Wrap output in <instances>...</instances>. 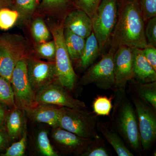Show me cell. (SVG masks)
<instances>
[{
  "mask_svg": "<svg viewBox=\"0 0 156 156\" xmlns=\"http://www.w3.org/2000/svg\"><path fill=\"white\" fill-rule=\"evenodd\" d=\"M144 20L137 0H125L119 12L109 45L116 50L122 45L143 49L148 46Z\"/></svg>",
  "mask_w": 156,
  "mask_h": 156,
  "instance_id": "cell-1",
  "label": "cell"
},
{
  "mask_svg": "<svg viewBox=\"0 0 156 156\" xmlns=\"http://www.w3.org/2000/svg\"><path fill=\"white\" fill-rule=\"evenodd\" d=\"M113 95L110 124L128 146L140 155L143 150L137 116L133 103L128 98L125 89H115Z\"/></svg>",
  "mask_w": 156,
  "mask_h": 156,
  "instance_id": "cell-2",
  "label": "cell"
},
{
  "mask_svg": "<svg viewBox=\"0 0 156 156\" xmlns=\"http://www.w3.org/2000/svg\"><path fill=\"white\" fill-rule=\"evenodd\" d=\"M58 127L84 138H98L97 115L86 108H59Z\"/></svg>",
  "mask_w": 156,
  "mask_h": 156,
  "instance_id": "cell-3",
  "label": "cell"
},
{
  "mask_svg": "<svg viewBox=\"0 0 156 156\" xmlns=\"http://www.w3.org/2000/svg\"><path fill=\"white\" fill-rule=\"evenodd\" d=\"M118 0H101L93 14L92 32L102 54L109 45L118 18Z\"/></svg>",
  "mask_w": 156,
  "mask_h": 156,
  "instance_id": "cell-4",
  "label": "cell"
},
{
  "mask_svg": "<svg viewBox=\"0 0 156 156\" xmlns=\"http://www.w3.org/2000/svg\"><path fill=\"white\" fill-rule=\"evenodd\" d=\"M64 30L63 25L53 24L50 31L56 46L54 62L57 80L68 91H72L75 86L77 76L65 43Z\"/></svg>",
  "mask_w": 156,
  "mask_h": 156,
  "instance_id": "cell-5",
  "label": "cell"
},
{
  "mask_svg": "<svg viewBox=\"0 0 156 156\" xmlns=\"http://www.w3.org/2000/svg\"><path fill=\"white\" fill-rule=\"evenodd\" d=\"M27 44L23 37L17 34L0 36V76L11 82L14 68L25 57Z\"/></svg>",
  "mask_w": 156,
  "mask_h": 156,
  "instance_id": "cell-6",
  "label": "cell"
},
{
  "mask_svg": "<svg viewBox=\"0 0 156 156\" xmlns=\"http://www.w3.org/2000/svg\"><path fill=\"white\" fill-rule=\"evenodd\" d=\"M116 50L110 48L100 61L87 69L80 81L82 86L94 84L99 89L105 90L114 88L113 56Z\"/></svg>",
  "mask_w": 156,
  "mask_h": 156,
  "instance_id": "cell-7",
  "label": "cell"
},
{
  "mask_svg": "<svg viewBox=\"0 0 156 156\" xmlns=\"http://www.w3.org/2000/svg\"><path fill=\"white\" fill-rule=\"evenodd\" d=\"M131 97L137 116L141 147L147 151L156 141V110L132 92Z\"/></svg>",
  "mask_w": 156,
  "mask_h": 156,
  "instance_id": "cell-8",
  "label": "cell"
},
{
  "mask_svg": "<svg viewBox=\"0 0 156 156\" xmlns=\"http://www.w3.org/2000/svg\"><path fill=\"white\" fill-rule=\"evenodd\" d=\"M15 102L23 110L36 105V93L31 87L27 76V58L20 60L14 68L11 80Z\"/></svg>",
  "mask_w": 156,
  "mask_h": 156,
  "instance_id": "cell-9",
  "label": "cell"
},
{
  "mask_svg": "<svg viewBox=\"0 0 156 156\" xmlns=\"http://www.w3.org/2000/svg\"><path fill=\"white\" fill-rule=\"evenodd\" d=\"M67 91L58 82L50 84L42 88L36 94L37 103L69 108H87L84 101L75 98Z\"/></svg>",
  "mask_w": 156,
  "mask_h": 156,
  "instance_id": "cell-10",
  "label": "cell"
},
{
  "mask_svg": "<svg viewBox=\"0 0 156 156\" xmlns=\"http://www.w3.org/2000/svg\"><path fill=\"white\" fill-rule=\"evenodd\" d=\"M27 73L31 87L36 94L44 87L58 82L54 62L28 58Z\"/></svg>",
  "mask_w": 156,
  "mask_h": 156,
  "instance_id": "cell-11",
  "label": "cell"
},
{
  "mask_svg": "<svg viewBox=\"0 0 156 156\" xmlns=\"http://www.w3.org/2000/svg\"><path fill=\"white\" fill-rule=\"evenodd\" d=\"M115 89H125L134 78L133 48L122 45L117 48L113 56Z\"/></svg>",
  "mask_w": 156,
  "mask_h": 156,
  "instance_id": "cell-12",
  "label": "cell"
},
{
  "mask_svg": "<svg viewBox=\"0 0 156 156\" xmlns=\"http://www.w3.org/2000/svg\"><path fill=\"white\" fill-rule=\"evenodd\" d=\"M52 136L66 152L80 156L94 139L81 137L59 127L53 128Z\"/></svg>",
  "mask_w": 156,
  "mask_h": 156,
  "instance_id": "cell-13",
  "label": "cell"
},
{
  "mask_svg": "<svg viewBox=\"0 0 156 156\" xmlns=\"http://www.w3.org/2000/svg\"><path fill=\"white\" fill-rule=\"evenodd\" d=\"M63 27L82 37L87 39L92 32V19L80 9L71 11L66 17Z\"/></svg>",
  "mask_w": 156,
  "mask_h": 156,
  "instance_id": "cell-14",
  "label": "cell"
},
{
  "mask_svg": "<svg viewBox=\"0 0 156 156\" xmlns=\"http://www.w3.org/2000/svg\"><path fill=\"white\" fill-rule=\"evenodd\" d=\"M51 105L37 104L24 110L31 119L39 123L48 124L53 128L58 127L59 108Z\"/></svg>",
  "mask_w": 156,
  "mask_h": 156,
  "instance_id": "cell-15",
  "label": "cell"
},
{
  "mask_svg": "<svg viewBox=\"0 0 156 156\" xmlns=\"http://www.w3.org/2000/svg\"><path fill=\"white\" fill-rule=\"evenodd\" d=\"M133 50L134 79L141 83L156 81V70L145 58L142 49L133 48Z\"/></svg>",
  "mask_w": 156,
  "mask_h": 156,
  "instance_id": "cell-16",
  "label": "cell"
},
{
  "mask_svg": "<svg viewBox=\"0 0 156 156\" xmlns=\"http://www.w3.org/2000/svg\"><path fill=\"white\" fill-rule=\"evenodd\" d=\"M97 128L119 156H133L134 154L125 144L124 140L111 124L98 120Z\"/></svg>",
  "mask_w": 156,
  "mask_h": 156,
  "instance_id": "cell-17",
  "label": "cell"
},
{
  "mask_svg": "<svg viewBox=\"0 0 156 156\" xmlns=\"http://www.w3.org/2000/svg\"><path fill=\"white\" fill-rule=\"evenodd\" d=\"M130 82L131 92L156 110V81L141 83L133 79Z\"/></svg>",
  "mask_w": 156,
  "mask_h": 156,
  "instance_id": "cell-18",
  "label": "cell"
},
{
  "mask_svg": "<svg viewBox=\"0 0 156 156\" xmlns=\"http://www.w3.org/2000/svg\"><path fill=\"white\" fill-rule=\"evenodd\" d=\"M101 54L98 42L92 32L86 40V44L82 55L78 61V66L84 70L93 64L98 56Z\"/></svg>",
  "mask_w": 156,
  "mask_h": 156,
  "instance_id": "cell-19",
  "label": "cell"
},
{
  "mask_svg": "<svg viewBox=\"0 0 156 156\" xmlns=\"http://www.w3.org/2000/svg\"><path fill=\"white\" fill-rule=\"evenodd\" d=\"M22 108L15 105L6 116V129L13 140L18 139L24 131V115Z\"/></svg>",
  "mask_w": 156,
  "mask_h": 156,
  "instance_id": "cell-20",
  "label": "cell"
},
{
  "mask_svg": "<svg viewBox=\"0 0 156 156\" xmlns=\"http://www.w3.org/2000/svg\"><path fill=\"white\" fill-rule=\"evenodd\" d=\"M64 38L71 59L78 61L83 51L86 39L76 34L67 29L64 30Z\"/></svg>",
  "mask_w": 156,
  "mask_h": 156,
  "instance_id": "cell-21",
  "label": "cell"
},
{
  "mask_svg": "<svg viewBox=\"0 0 156 156\" xmlns=\"http://www.w3.org/2000/svg\"><path fill=\"white\" fill-rule=\"evenodd\" d=\"M0 104L13 108L16 105L11 82L0 76Z\"/></svg>",
  "mask_w": 156,
  "mask_h": 156,
  "instance_id": "cell-22",
  "label": "cell"
},
{
  "mask_svg": "<svg viewBox=\"0 0 156 156\" xmlns=\"http://www.w3.org/2000/svg\"><path fill=\"white\" fill-rule=\"evenodd\" d=\"M31 29L33 37L39 44L48 41L51 37L50 30L41 17H37L34 20Z\"/></svg>",
  "mask_w": 156,
  "mask_h": 156,
  "instance_id": "cell-23",
  "label": "cell"
},
{
  "mask_svg": "<svg viewBox=\"0 0 156 156\" xmlns=\"http://www.w3.org/2000/svg\"><path fill=\"white\" fill-rule=\"evenodd\" d=\"M105 95H98L92 102V108L97 116H109L112 108V99Z\"/></svg>",
  "mask_w": 156,
  "mask_h": 156,
  "instance_id": "cell-24",
  "label": "cell"
},
{
  "mask_svg": "<svg viewBox=\"0 0 156 156\" xmlns=\"http://www.w3.org/2000/svg\"><path fill=\"white\" fill-rule=\"evenodd\" d=\"M20 15L18 11L10 8L0 9V29L8 30L14 26Z\"/></svg>",
  "mask_w": 156,
  "mask_h": 156,
  "instance_id": "cell-25",
  "label": "cell"
},
{
  "mask_svg": "<svg viewBox=\"0 0 156 156\" xmlns=\"http://www.w3.org/2000/svg\"><path fill=\"white\" fill-rule=\"evenodd\" d=\"M37 145L39 151L45 156H57L58 154L53 148L48 137V131H40L37 136Z\"/></svg>",
  "mask_w": 156,
  "mask_h": 156,
  "instance_id": "cell-26",
  "label": "cell"
},
{
  "mask_svg": "<svg viewBox=\"0 0 156 156\" xmlns=\"http://www.w3.org/2000/svg\"><path fill=\"white\" fill-rule=\"evenodd\" d=\"M15 10L23 17H28L34 12L40 0H14Z\"/></svg>",
  "mask_w": 156,
  "mask_h": 156,
  "instance_id": "cell-27",
  "label": "cell"
},
{
  "mask_svg": "<svg viewBox=\"0 0 156 156\" xmlns=\"http://www.w3.org/2000/svg\"><path fill=\"white\" fill-rule=\"evenodd\" d=\"M81 156H108V151L99 137L94 138Z\"/></svg>",
  "mask_w": 156,
  "mask_h": 156,
  "instance_id": "cell-28",
  "label": "cell"
},
{
  "mask_svg": "<svg viewBox=\"0 0 156 156\" xmlns=\"http://www.w3.org/2000/svg\"><path fill=\"white\" fill-rule=\"evenodd\" d=\"M22 137L19 141L12 144L7 148L4 153L1 154L2 156H22L24 155L27 144V133L24 130Z\"/></svg>",
  "mask_w": 156,
  "mask_h": 156,
  "instance_id": "cell-29",
  "label": "cell"
},
{
  "mask_svg": "<svg viewBox=\"0 0 156 156\" xmlns=\"http://www.w3.org/2000/svg\"><path fill=\"white\" fill-rule=\"evenodd\" d=\"M37 51L39 56L45 59L54 60L56 54V46L54 41L39 44Z\"/></svg>",
  "mask_w": 156,
  "mask_h": 156,
  "instance_id": "cell-30",
  "label": "cell"
},
{
  "mask_svg": "<svg viewBox=\"0 0 156 156\" xmlns=\"http://www.w3.org/2000/svg\"><path fill=\"white\" fill-rule=\"evenodd\" d=\"M139 5L144 21L156 16V0H140Z\"/></svg>",
  "mask_w": 156,
  "mask_h": 156,
  "instance_id": "cell-31",
  "label": "cell"
},
{
  "mask_svg": "<svg viewBox=\"0 0 156 156\" xmlns=\"http://www.w3.org/2000/svg\"><path fill=\"white\" fill-rule=\"evenodd\" d=\"M145 36L148 46L156 48V16L148 20Z\"/></svg>",
  "mask_w": 156,
  "mask_h": 156,
  "instance_id": "cell-32",
  "label": "cell"
},
{
  "mask_svg": "<svg viewBox=\"0 0 156 156\" xmlns=\"http://www.w3.org/2000/svg\"><path fill=\"white\" fill-rule=\"evenodd\" d=\"M101 1V0H77L76 2L79 9L85 11L91 18Z\"/></svg>",
  "mask_w": 156,
  "mask_h": 156,
  "instance_id": "cell-33",
  "label": "cell"
},
{
  "mask_svg": "<svg viewBox=\"0 0 156 156\" xmlns=\"http://www.w3.org/2000/svg\"><path fill=\"white\" fill-rule=\"evenodd\" d=\"M70 0H42V5L50 10H60L66 8Z\"/></svg>",
  "mask_w": 156,
  "mask_h": 156,
  "instance_id": "cell-34",
  "label": "cell"
},
{
  "mask_svg": "<svg viewBox=\"0 0 156 156\" xmlns=\"http://www.w3.org/2000/svg\"><path fill=\"white\" fill-rule=\"evenodd\" d=\"M145 58L150 64L156 70V48L147 46L142 49Z\"/></svg>",
  "mask_w": 156,
  "mask_h": 156,
  "instance_id": "cell-35",
  "label": "cell"
},
{
  "mask_svg": "<svg viewBox=\"0 0 156 156\" xmlns=\"http://www.w3.org/2000/svg\"><path fill=\"white\" fill-rule=\"evenodd\" d=\"M13 140L9 136L6 128L0 127V152L9 147L11 140Z\"/></svg>",
  "mask_w": 156,
  "mask_h": 156,
  "instance_id": "cell-36",
  "label": "cell"
},
{
  "mask_svg": "<svg viewBox=\"0 0 156 156\" xmlns=\"http://www.w3.org/2000/svg\"><path fill=\"white\" fill-rule=\"evenodd\" d=\"M3 106V105L0 104V127L2 126L7 116L5 109Z\"/></svg>",
  "mask_w": 156,
  "mask_h": 156,
  "instance_id": "cell-37",
  "label": "cell"
},
{
  "mask_svg": "<svg viewBox=\"0 0 156 156\" xmlns=\"http://www.w3.org/2000/svg\"><path fill=\"white\" fill-rule=\"evenodd\" d=\"M3 5L5 8L11 9L13 6V3L12 0H0Z\"/></svg>",
  "mask_w": 156,
  "mask_h": 156,
  "instance_id": "cell-38",
  "label": "cell"
},
{
  "mask_svg": "<svg viewBox=\"0 0 156 156\" xmlns=\"http://www.w3.org/2000/svg\"><path fill=\"white\" fill-rule=\"evenodd\" d=\"M3 8H5V6L3 5L2 3L0 1V9Z\"/></svg>",
  "mask_w": 156,
  "mask_h": 156,
  "instance_id": "cell-39",
  "label": "cell"
},
{
  "mask_svg": "<svg viewBox=\"0 0 156 156\" xmlns=\"http://www.w3.org/2000/svg\"><path fill=\"white\" fill-rule=\"evenodd\" d=\"M12 1L13 2V1H14V0H12Z\"/></svg>",
  "mask_w": 156,
  "mask_h": 156,
  "instance_id": "cell-40",
  "label": "cell"
},
{
  "mask_svg": "<svg viewBox=\"0 0 156 156\" xmlns=\"http://www.w3.org/2000/svg\"><path fill=\"white\" fill-rule=\"evenodd\" d=\"M76 1H77V0H75L76 2Z\"/></svg>",
  "mask_w": 156,
  "mask_h": 156,
  "instance_id": "cell-41",
  "label": "cell"
}]
</instances>
